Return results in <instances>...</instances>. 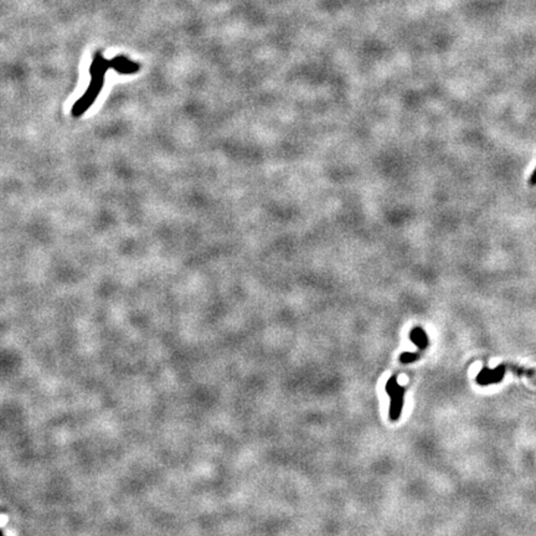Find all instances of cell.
I'll use <instances>...</instances> for the list:
<instances>
[{
  "instance_id": "cell-1",
  "label": "cell",
  "mask_w": 536,
  "mask_h": 536,
  "mask_svg": "<svg viewBox=\"0 0 536 536\" xmlns=\"http://www.w3.org/2000/svg\"><path fill=\"white\" fill-rule=\"evenodd\" d=\"M109 68H112V61L106 58L102 55V52L98 51L93 57L92 63L90 66V75L91 82L87 87V91L83 93L82 97L73 105L72 107V116L81 117L91 106L95 103L97 97L100 96L102 91L103 85H105V76Z\"/></svg>"
},
{
  "instance_id": "cell-2",
  "label": "cell",
  "mask_w": 536,
  "mask_h": 536,
  "mask_svg": "<svg viewBox=\"0 0 536 536\" xmlns=\"http://www.w3.org/2000/svg\"><path fill=\"white\" fill-rule=\"evenodd\" d=\"M386 392L390 395V418L392 421H397L401 416L403 406V395H405V387L397 382L396 376L390 377V380L386 382Z\"/></svg>"
},
{
  "instance_id": "cell-3",
  "label": "cell",
  "mask_w": 536,
  "mask_h": 536,
  "mask_svg": "<svg viewBox=\"0 0 536 536\" xmlns=\"http://www.w3.org/2000/svg\"><path fill=\"white\" fill-rule=\"evenodd\" d=\"M508 370V365H499L495 369H488V367H483L477 376V382L482 386L492 385V383H498L503 380L504 377L505 371Z\"/></svg>"
},
{
  "instance_id": "cell-4",
  "label": "cell",
  "mask_w": 536,
  "mask_h": 536,
  "mask_svg": "<svg viewBox=\"0 0 536 536\" xmlns=\"http://www.w3.org/2000/svg\"><path fill=\"white\" fill-rule=\"evenodd\" d=\"M112 68L114 71H117L121 75H132V73H137L141 70V65L134 61L129 60L128 57L123 55L116 56V57L112 58Z\"/></svg>"
},
{
  "instance_id": "cell-5",
  "label": "cell",
  "mask_w": 536,
  "mask_h": 536,
  "mask_svg": "<svg viewBox=\"0 0 536 536\" xmlns=\"http://www.w3.org/2000/svg\"><path fill=\"white\" fill-rule=\"evenodd\" d=\"M410 339L418 349L423 350L428 345V335L421 327H415L410 333Z\"/></svg>"
},
{
  "instance_id": "cell-6",
  "label": "cell",
  "mask_w": 536,
  "mask_h": 536,
  "mask_svg": "<svg viewBox=\"0 0 536 536\" xmlns=\"http://www.w3.org/2000/svg\"><path fill=\"white\" fill-rule=\"evenodd\" d=\"M418 357H420V355L416 354V353H403L400 357V361L402 364H410V362L418 360Z\"/></svg>"
},
{
  "instance_id": "cell-7",
  "label": "cell",
  "mask_w": 536,
  "mask_h": 536,
  "mask_svg": "<svg viewBox=\"0 0 536 536\" xmlns=\"http://www.w3.org/2000/svg\"><path fill=\"white\" fill-rule=\"evenodd\" d=\"M532 184H536V170H535V173L533 174V177H532Z\"/></svg>"
}]
</instances>
